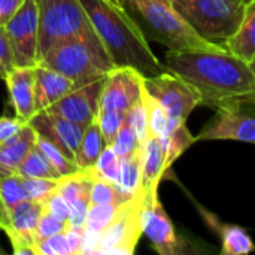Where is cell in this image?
Here are the masks:
<instances>
[{"label": "cell", "instance_id": "obj_1", "mask_svg": "<svg viewBox=\"0 0 255 255\" xmlns=\"http://www.w3.org/2000/svg\"><path fill=\"white\" fill-rule=\"evenodd\" d=\"M167 70L191 84L202 97V106L214 111L244 100L255 102L253 64L227 48L200 51H167L163 61Z\"/></svg>", "mask_w": 255, "mask_h": 255}, {"label": "cell", "instance_id": "obj_2", "mask_svg": "<svg viewBox=\"0 0 255 255\" xmlns=\"http://www.w3.org/2000/svg\"><path fill=\"white\" fill-rule=\"evenodd\" d=\"M115 67H133L143 76L167 70L124 6L111 0H79Z\"/></svg>", "mask_w": 255, "mask_h": 255}, {"label": "cell", "instance_id": "obj_3", "mask_svg": "<svg viewBox=\"0 0 255 255\" xmlns=\"http://www.w3.org/2000/svg\"><path fill=\"white\" fill-rule=\"evenodd\" d=\"M124 7L139 24L148 42L161 43L167 51L221 48L203 39L167 0H126Z\"/></svg>", "mask_w": 255, "mask_h": 255}, {"label": "cell", "instance_id": "obj_4", "mask_svg": "<svg viewBox=\"0 0 255 255\" xmlns=\"http://www.w3.org/2000/svg\"><path fill=\"white\" fill-rule=\"evenodd\" d=\"M37 63L60 72L78 87L105 78L115 69L96 31L54 45Z\"/></svg>", "mask_w": 255, "mask_h": 255}, {"label": "cell", "instance_id": "obj_5", "mask_svg": "<svg viewBox=\"0 0 255 255\" xmlns=\"http://www.w3.org/2000/svg\"><path fill=\"white\" fill-rule=\"evenodd\" d=\"M248 0H173V7L206 40L224 46L236 33Z\"/></svg>", "mask_w": 255, "mask_h": 255}, {"label": "cell", "instance_id": "obj_6", "mask_svg": "<svg viewBox=\"0 0 255 255\" xmlns=\"http://www.w3.org/2000/svg\"><path fill=\"white\" fill-rule=\"evenodd\" d=\"M39 33L37 61L54 45L94 33L90 18L79 0H37Z\"/></svg>", "mask_w": 255, "mask_h": 255}, {"label": "cell", "instance_id": "obj_7", "mask_svg": "<svg viewBox=\"0 0 255 255\" xmlns=\"http://www.w3.org/2000/svg\"><path fill=\"white\" fill-rule=\"evenodd\" d=\"M145 193L139 190L128 199L120 215L99 233L96 255H131L143 236L142 209Z\"/></svg>", "mask_w": 255, "mask_h": 255}, {"label": "cell", "instance_id": "obj_8", "mask_svg": "<svg viewBox=\"0 0 255 255\" xmlns=\"http://www.w3.org/2000/svg\"><path fill=\"white\" fill-rule=\"evenodd\" d=\"M197 140H236L255 145V102L244 100L215 109Z\"/></svg>", "mask_w": 255, "mask_h": 255}, {"label": "cell", "instance_id": "obj_9", "mask_svg": "<svg viewBox=\"0 0 255 255\" xmlns=\"http://www.w3.org/2000/svg\"><path fill=\"white\" fill-rule=\"evenodd\" d=\"M143 88L164 108L169 118L187 123L191 112L202 106L199 91L170 70L155 76H143Z\"/></svg>", "mask_w": 255, "mask_h": 255}, {"label": "cell", "instance_id": "obj_10", "mask_svg": "<svg viewBox=\"0 0 255 255\" xmlns=\"http://www.w3.org/2000/svg\"><path fill=\"white\" fill-rule=\"evenodd\" d=\"M142 230L151 244V248L160 255L188 254V245L182 236L178 235L170 217L160 202L158 191L145 193L142 209Z\"/></svg>", "mask_w": 255, "mask_h": 255}, {"label": "cell", "instance_id": "obj_11", "mask_svg": "<svg viewBox=\"0 0 255 255\" xmlns=\"http://www.w3.org/2000/svg\"><path fill=\"white\" fill-rule=\"evenodd\" d=\"M15 66L33 67L37 64V33H39V7L37 0H24L19 10L6 24Z\"/></svg>", "mask_w": 255, "mask_h": 255}, {"label": "cell", "instance_id": "obj_12", "mask_svg": "<svg viewBox=\"0 0 255 255\" xmlns=\"http://www.w3.org/2000/svg\"><path fill=\"white\" fill-rule=\"evenodd\" d=\"M143 75L133 67H115L105 78L99 111L127 112L142 99Z\"/></svg>", "mask_w": 255, "mask_h": 255}, {"label": "cell", "instance_id": "obj_13", "mask_svg": "<svg viewBox=\"0 0 255 255\" xmlns=\"http://www.w3.org/2000/svg\"><path fill=\"white\" fill-rule=\"evenodd\" d=\"M42 212L43 202L27 199L13 208L6 221L0 223V229L7 235L15 255H37L36 227Z\"/></svg>", "mask_w": 255, "mask_h": 255}, {"label": "cell", "instance_id": "obj_14", "mask_svg": "<svg viewBox=\"0 0 255 255\" xmlns=\"http://www.w3.org/2000/svg\"><path fill=\"white\" fill-rule=\"evenodd\" d=\"M105 78L73 88L63 99H60L45 111L61 115L72 123L87 128L97 118L100 109V93Z\"/></svg>", "mask_w": 255, "mask_h": 255}, {"label": "cell", "instance_id": "obj_15", "mask_svg": "<svg viewBox=\"0 0 255 255\" xmlns=\"http://www.w3.org/2000/svg\"><path fill=\"white\" fill-rule=\"evenodd\" d=\"M28 124L39 133L40 136L46 137L49 142H52L67 158L75 161L76 152L84 134V127L72 123L70 120L48 112L42 111L36 114Z\"/></svg>", "mask_w": 255, "mask_h": 255}, {"label": "cell", "instance_id": "obj_16", "mask_svg": "<svg viewBox=\"0 0 255 255\" xmlns=\"http://www.w3.org/2000/svg\"><path fill=\"white\" fill-rule=\"evenodd\" d=\"M196 211L202 217L208 229H211L221 241L223 255H247L255 251V244L248 232L236 224H229L221 221L214 212L208 211L200 203H196Z\"/></svg>", "mask_w": 255, "mask_h": 255}, {"label": "cell", "instance_id": "obj_17", "mask_svg": "<svg viewBox=\"0 0 255 255\" xmlns=\"http://www.w3.org/2000/svg\"><path fill=\"white\" fill-rule=\"evenodd\" d=\"M3 81L6 82L15 117L28 123L37 114L34 100V66L13 67Z\"/></svg>", "mask_w": 255, "mask_h": 255}, {"label": "cell", "instance_id": "obj_18", "mask_svg": "<svg viewBox=\"0 0 255 255\" xmlns=\"http://www.w3.org/2000/svg\"><path fill=\"white\" fill-rule=\"evenodd\" d=\"M78 85L60 72L37 63L34 66V100L36 112H42Z\"/></svg>", "mask_w": 255, "mask_h": 255}, {"label": "cell", "instance_id": "obj_19", "mask_svg": "<svg viewBox=\"0 0 255 255\" xmlns=\"http://www.w3.org/2000/svg\"><path fill=\"white\" fill-rule=\"evenodd\" d=\"M140 190L143 193L158 191L160 182L170 170L166 164L164 149L158 137L149 136L143 143H140Z\"/></svg>", "mask_w": 255, "mask_h": 255}, {"label": "cell", "instance_id": "obj_20", "mask_svg": "<svg viewBox=\"0 0 255 255\" xmlns=\"http://www.w3.org/2000/svg\"><path fill=\"white\" fill-rule=\"evenodd\" d=\"M36 145V130L25 123L21 130L0 146V178L16 175L19 164Z\"/></svg>", "mask_w": 255, "mask_h": 255}, {"label": "cell", "instance_id": "obj_21", "mask_svg": "<svg viewBox=\"0 0 255 255\" xmlns=\"http://www.w3.org/2000/svg\"><path fill=\"white\" fill-rule=\"evenodd\" d=\"M232 54L242 58L247 63H253L255 58V0H248L242 21L236 33L226 42Z\"/></svg>", "mask_w": 255, "mask_h": 255}, {"label": "cell", "instance_id": "obj_22", "mask_svg": "<svg viewBox=\"0 0 255 255\" xmlns=\"http://www.w3.org/2000/svg\"><path fill=\"white\" fill-rule=\"evenodd\" d=\"M158 139L163 145L166 164L169 169L193 143L197 142L196 136L188 130L187 123L175 118H169L167 127Z\"/></svg>", "mask_w": 255, "mask_h": 255}, {"label": "cell", "instance_id": "obj_23", "mask_svg": "<svg viewBox=\"0 0 255 255\" xmlns=\"http://www.w3.org/2000/svg\"><path fill=\"white\" fill-rule=\"evenodd\" d=\"M93 181L94 179L88 170L79 169L73 175L60 178L57 193L67 202L69 208L76 205H91L90 193H91Z\"/></svg>", "mask_w": 255, "mask_h": 255}, {"label": "cell", "instance_id": "obj_24", "mask_svg": "<svg viewBox=\"0 0 255 255\" xmlns=\"http://www.w3.org/2000/svg\"><path fill=\"white\" fill-rule=\"evenodd\" d=\"M106 146V142L103 139L102 130L97 124V121L91 123L82 134L75 163L81 170H90L94 167L100 152Z\"/></svg>", "mask_w": 255, "mask_h": 255}, {"label": "cell", "instance_id": "obj_25", "mask_svg": "<svg viewBox=\"0 0 255 255\" xmlns=\"http://www.w3.org/2000/svg\"><path fill=\"white\" fill-rule=\"evenodd\" d=\"M27 200L21 176L10 175L0 178V223L6 221L16 205Z\"/></svg>", "mask_w": 255, "mask_h": 255}, {"label": "cell", "instance_id": "obj_26", "mask_svg": "<svg viewBox=\"0 0 255 255\" xmlns=\"http://www.w3.org/2000/svg\"><path fill=\"white\" fill-rule=\"evenodd\" d=\"M16 175L21 178H46V179L61 178L36 145L30 149V152L25 155V158L19 164Z\"/></svg>", "mask_w": 255, "mask_h": 255}, {"label": "cell", "instance_id": "obj_27", "mask_svg": "<svg viewBox=\"0 0 255 255\" xmlns=\"http://www.w3.org/2000/svg\"><path fill=\"white\" fill-rule=\"evenodd\" d=\"M121 173L118 185L128 194H136L140 190L142 169H140V146L130 155L120 157Z\"/></svg>", "mask_w": 255, "mask_h": 255}, {"label": "cell", "instance_id": "obj_28", "mask_svg": "<svg viewBox=\"0 0 255 255\" xmlns=\"http://www.w3.org/2000/svg\"><path fill=\"white\" fill-rule=\"evenodd\" d=\"M126 203V202H124ZM124 203L114 205V203H105V205H90L87 220H85V232L90 233H100L103 232L121 212Z\"/></svg>", "mask_w": 255, "mask_h": 255}, {"label": "cell", "instance_id": "obj_29", "mask_svg": "<svg viewBox=\"0 0 255 255\" xmlns=\"http://www.w3.org/2000/svg\"><path fill=\"white\" fill-rule=\"evenodd\" d=\"M36 146L48 158V161L52 164V167L58 172L60 176H69L79 170L75 161L67 158L52 142H49L46 137L40 136L39 133H36Z\"/></svg>", "mask_w": 255, "mask_h": 255}, {"label": "cell", "instance_id": "obj_30", "mask_svg": "<svg viewBox=\"0 0 255 255\" xmlns=\"http://www.w3.org/2000/svg\"><path fill=\"white\" fill-rule=\"evenodd\" d=\"M134 194L126 193L120 185L108 182L105 179H94L91 185L90 193V202L91 205H105V203H114L120 205L131 199Z\"/></svg>", "mask_w": 255, "mask_h": 255}, {"label": "cell", "instance_id": "obj_31", "mask_svg": "<svg viewBox=\"0 0 255 255\" xmlns=\"http://www.w3.org/2000/svg\"><path fill=\"white\" fill-rule=\"evenodd\" d=\"M142 102L145 105L146 109V115H148V126H149V134L154 137H160L166 127H167V121H169V115L164 111V108L151 96L146 93V90H142Z\"/></svg>", "mask_w": 255, "mask_h": 255}, {"label": "cell", "instance_id": "obj_32", "mask_svg": "<svg viewBox=\"0 0 255 255\" xmlns=\"http://www.w3.org/2000/svg\"><path fill=\"white\" fill-rule=\"evenodd\" d=\"M126 117L127 112L123 111H99L96 121L102 130L106 145H112L115 136L118 134L120 128L126 123Z\"/></svg>", "mask_w": 255, "mask_h": 255}, {"label": "cell", "instance_id": "obj_33", "mask_svg": "<svg viewBox=\"0 0 255 255\" xmlns=\"http://www.w3.org/2000/svg\"><path fill=\"white\" fill-rule=\"evenodd\" d=\"M22 188L25 193V197L28 200H40L45 202V199L52 194L60 179H46V178H21Z\"/></svg>", "mask_w": 255, "mask_h": 255}, {"label": "cell", "instance_id": "obj_34", "mask_svg": "<svg viewBox=\"0 0 255 255\" xmlns=\"http://www.w3.org/2000/svg\"><path fill=\"white\" fill-rule=\"evenodd\" d=\"M126 123L134 131L139 143H143L151 136L149 134V126H148V115H146V109H145L142 99L127 111Z\"/></svg>", "mask_w": 255, "mask_h": 255}, {"label": "cell", "instance_id": "obj_35", "mask_svg": "<svg viewBox=\"0 0 255 255\" xmlns=\"http://www.w3.org/2000/svg\"><path fill=\"white\" fill-rule=\"evenodd\" d=\"M140 146L134 131L131 130V127L124 123V126L120 128L118 134L115 136L114 142H112V148L114 151L117 152L118 157H126V155H130L133 154L134 151H137Z\"/></svg>", "mask_w": 255, "mask_h": 255}, {"label": "cell", "instance_id": "obj_36", "mask_svg": "<svg viewBox=\"0 0 255 255\" xmlns=\"http://www.w3.org/2000/svg\"><path fill=\"white\" fill-rule=\"evenodd\" d=\"M37 255H72L66 233H58L36 242Z\"/></svg>", "mask_w": 255, "mask_h": 255}, {"label": "cell", "instance_id": "obj_37", "mask_svg": "<svg viewBox=\"0 0 255 255\" xmlns=\"http://www.w3.org/2000/svg\"><path fill=\"white\" fill-rule=\"evenodd\" d=\"M66 229H67L66 221L58 220L57 217L51 215L49 212H46L43 209V212L39 218L37 227H36V242L43 241L46 238H51L54 235L63 233V232H66Z\"/></svg>", "mask_w": 255, "mask_h": 255}, {"label": "cell", "instance_id": "obj_38", "mask_svg": "<svg viewBox=\"0 0 255 255\" xmlns=\"http://www.w3.org/2000/svg\"><path fill=\"white\" fill-rule=\"evenodd\" d=\"M15 66V57L12 51V45L4 27H0V78L4 79Z\"/></svg>", "mask_w": 255, "mask_h": 255}, {"label": "cell", "instance_id": "obj_39", "mask_svg": "<svg viewBox=\"0 0 255 255\" xmlns=\"http://www.w3.org/2000/svg\"><path fill=\"white\" fill-rule=\"evenodd\" d=\"M43 209H45L46 212H49L51 215L57 217L58 220L67 223V218H69V205H67V202L57 193V190L45 199V202H43Z\"/></svg>", "mask_w": 255, "mask_h": 255}, {"label": "cell", "instance_id": "obj_40", "mask_svg": "<svg viewBox=\"0 0 255 255\" xmlns=\"http://www.w3.org/2000/svg\"><path fill=\"white\" fill-rule=\"evenodd\" d=\"M25 123L16 117H13V118L12 117H1L0 118V146L3 143H6L10 137H13L21 130V127Z\"/></svg>", "mask_w": 255, "mask_h": 255}, {"label": "cell", "instance_id": "obj_41", "mask_svg": "<svg viewBox=\"0 0 255 255\" xmlns=\"http://www.w3.org/2000/svg\"><path fill=\"white\" fill-rule=\"evenodd\" d=\"M24 0H0V27H6Z\"/></svg>", "mask_w": 255, "mask_h": 255}, {"label": "cell", "instance_id": "obj_42", "mask_svg": "<svg viewBox=\"0 0 255 255\" xmlns=\"http://www.w3.org/2000/svg\"><path fill=\"white\" fill-rule=\"evenodd\" d=\"M111 1H114V3H117L120 6H124V3H126V0H111Z\"/></svg>", "mask_w": 255, "mask_h": 255}, {"label": "cell", "instance_id": "obj_43", "mask_svg": "<svg viewBox=\"0 0 255 255\" xmlns=\"http://www.w3.org/2000/svg\"><path fill=\"white\" fill-rule=\"evenodd\" d=\"M3 254H4V251H3V250L0 248V255H3Z\"/></svg>", "mask_w": 255, "mask_h": 255}, {"label": "cell", "instance_id": "obj_44", "mask_svg": "<svg viewBox=\"0 0 255 255\" xmlns=\"http://www.w3.org/2000/svg\"><path fill=\"white\" fill-rule=\"evenodd\" d=\"M253 67H254V70H255V63H253Z\"/></svg>", "mask_w": 255, "mask_h": 255}, {"label": "cell", "instance_id": "obj_45", "mask_svg": "<svg viewBox=\"0 0 255 255\" xmlns=\"http://www.w3.org/2000/svg\"><path fill=\"white\" fill-rule=\"evenodd\" d=\"M167 1H170V3H172V1H173V0H167Z\"/></svg>", "mask_w": 255, "mask_h": 255}, {"label": "cell", "instance_id": "obj_46", "mask_svg": "<svg viewBox=\"0 0 255 255\" xmlns=\"http://www.w3.org/2000/svg\"><path fill=\"white\" fill-rule=\"evenodd\" d=\"M253 63H255V58H254V61H253ZM253 63H251V64H253Z\"/></svg>", "mask_w": 255, "mask_h": 255}]
</instances>
